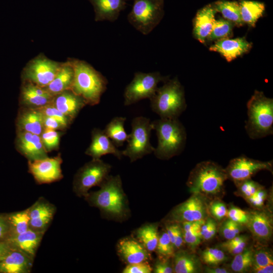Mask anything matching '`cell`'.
Here are the masks:
<instances>
[{
  "mask_svg": "<svg viewBox=\"0 0 273 273\" xmlns=\"http://www.w3.org/2000/svg\"><path fill=\"white\" fill-rule=\"evenodd\" d=\"M158 138L154 153L160 159H168L184 150L187 140L186 129L178 118H161L152 122Z\"/></svg>",
  "mask_w": 273,
  "mask_h": 273,
  "instance_id": "277c9868",
  "label": "cell"
},
{
  "mask_svg": "<svg viewBox=\"0 0 273 273\" xmlns=\"http://www.w3.org/2000/svg\"><path fill=\"white\" fill-rule=\"evenodd\" d=\"M43 115L52 117L57 120L67 128L72 123V120L60 112L52 103L37 109Z\"/></svg>",
  "mask_w": 273,
  "mask_h": 273,
  "instance_id": "60d3db41",
  "label": "cell"
},
{
  "mask_svg": "<svg viewBox=\"0 0 273 273\" xmlns=\"http://www.w3.org/2000/svg\"><path fill=\"white\" fill-rule=\"evenodd\" d=\"M266 198V192L260 187L252 196L247 198V200L253 206L260 207L263 205Z\"/></svg>",
  "mask_w": 273,
  "mask_h": 273,
  "instance_id": "c3c4849f",
  "label": "cell"
},
{
  "mask_svg": "<svg viewBox=\"0 0 273 273\" xmlns=\"http://www.w3.org/2000/svg\"><path fill=\"white\" fill-rule=\"evenodd\" d=\"M67 60L72 65L74 72L70 89L81 97L87 105L98 104L107 88L106 78L85 61L75 58Z\"/></svg>",
  "mask_w": 273,
  "mask_h": 273,
  "instance_id": "6da1fadb",
  "label": "cell"
},
{
  "mask_svg": "<svg viewBox=\"0 0 273 273\" xmlns=\"http://www.w3.org/2000/svg\"><path fill=\"white\" fill-rule=\"evenodd\" d=\"M247 120L245 128L251 139H261L273 133V100L255 90L247 103Z\"/></svg>",
  "mask_w": 273,
  "mask_h": 273,
  "instance_id": "3957f363",
  "label": "cell"
},
{
  "mask_svg": "<svg viewBox=\"0 0 273 273\" xmlns=\"http://www.w3.org/2000/svg\"><path fill=\"white\" fill-rule=\"evenodd\" d=\"M62 63L51 60L40 53L26 63L22 70L21 80L46 87L55 78Z\"/></svg>",
  "mask_w": 273,
  "mask_h": 273,
  "instance_id": "30bf717a",
  "label": "cell"
},
{
  "mask_svg": "<svg viewBox=\"0 0 273 273\" xmlns=\"http://www.w3.org/2000/svg\"><path fill=\"white\" fill-rule=\"evenodd\" d=\"M240 14L243 22L255 27L257 20L265 11L263 3L249 0H240L239 3Z\"/></svg>",
  "mask_w": 273,
  "mask_h": 273,
  "instance_id": "f1b7e54d",
  "label": "cell"
},
{
  "mask_svg": "<svg viewBox=\"0 0 273 273\" xmlns=\"http://www.w3.org/2000/svg\"><path fill=\"white\" fill-rule=\"evenodd\" d=\"M8 219L9 225L8 239L25 232L29 229L28 208L10 214L8 216Z\"/></svg>",
  "mask_w": 273,
  "mask_h": 273,
  "instance_id": "d6a6232c",
  "label": "cell"
},
{
  "mask_svg": "<svg viewBox=\"0 0 273 273\" xmlns=\"http://www.w3.org/2000/svg\"><path fill=\"white\" fill-rule=\"evenodd\" d=\"M228 178L225 169L211 161L197 164L191 171L187 185L190 192L201 195H216L221 193Z\"/></svg>",
  "mask_w": 273,
  "mask_h": 273,
  "instance_id": "5b68a950",
  "label": "cell"
},
{
  "mask_svg": "<svg viewBox=\"0 0 273 273\" xmlns=\"http://www.w3.org/2000/svg\"><path fill=\"white\" fill-rule=\"evenodd\" d=\"M216 13L211 4L204 6L196 13L194 19L193 34L201 43H205L210 33Z\"/></svg>",
  "mask_w": 273,
  "mask_h": 273,
  "instance_id": "7402d4cb",
  "label": "cell"
},
{
  "mask_svg": "<svg viewBox=\"0 0 273 273\" xmlns=\"http://www.w3.org/2000/svg\"><path fill=\"white\" fill-rule=\"evenodd\" d=\"M162 1H164V0H162Z\"/></svg>",
  "mask_w": 273,
  "mask_h": 273,
  "instance_id": "91938a15",
  "label": "cell"
},
{
  "mask_svg": "<svg viewBox=\"0 0 273 273\" xmlns=\"http://www.w3.org/2000/svg\"><path fill=\"white\" fill-rule=\"evenodd\" d=\"M184 236L182 228L179 225L175 237L174 247L176 249H179L184 243Z\"/></svg>",
  "mask_w": 273,
  "mask_h": 273,
  "instance_id": "db71d44e",
  "label": "cell"
},
{
  "mask_svg": "<svg viewBox=\"0 0 273 273\" xmlns=\"http://www.w3.org/2000/svg\"><path fill=\"white\" fill-rule=\"evenodd\" d=\"M152 122L143 116L136 117L131 122V131L127 140L125 149L122 151L123 155L134 162L144 156L154 152L155 148L150 143Z\"/></svg>",
  "mask_w": 273,
  "mask_h": 273,
  "instance_id": "ba28073f",
  "label": "cell"
},
{
  "mask_svg": "<svg viewBox=\"0 0 273 273\" xmlns=\"http://www.w3.org/2000/svg\"><path fill=\"white\" fill-rule=\"evenodd\" d=\"M100 186L99 190L86 195L84 198L87 202L112 218L124 217L127 208L120 176L109 175Z\"/></svg>",
  "mask_w": 273,
  "mask_h": 273,
  "instance_id": "7a4b0ae2",
  "label": "cell"
},
{
  "mask_svg": "<svg viewBox=\"0 0 273 273\" xmlns=\"http://www.w3.org/2000/svg\"><path fill=\"white\" fill-rule=\"evenodd\" d=\"M173 269L169 263V262L165 259L157 261L154 268L155 273H171Z\"/></svg>",
  "mask_w": 273,
  "mask_h": 273,
  "instance_id": "f907efd6",
  "label": "cell"
},
{
  "mask_svg": "<svg viewBox=\"0 0 273 273\" xmlns=\"http://www.w3.org/2000/svg\"><path fill=\"white\" fill-rule=\"evenodd\" d=\"M227 216L229 219L242 225L247 224L249 213L239 208L233 206L228 210Z\"/></svg>",
  "mask_w": 273,
  "mask_h": 273,
  "instance_id": "ee69618b",
  "label": "cell"
},
{
  "mask_svg": "<svg viewBox=\"0 0 273 273\" xmlns=\"http://www.w3.org/2000/svg\"><path fill=\"white\" fill-rule=\"evenodd\" d=\"M253 251L251 249H245L242 252L235 255L232 263V269L236 272H244L253 266Z\"/></svg>",
  "mask_w": 273,
  "mask_h": 273,
  "instance_id": "8d00e7d4",
  "label": "cell"
},
{
  "mask_svg": "<svg viewBox=\"0 0 273 273\" xmlns=\"http://www.w3.org/2000/svg\"><path fill=\"white\" fill-rule=\"evenodd\" d=\"M42 116L44 128H49L60 131H64L68 128L54 118L43 114Z\"/></svg>",
  "mask_w": 273,
  "mask_h": 273,
  "instance_id": "681fc988",
  "label": "cell"
},
{
  "mask_svg": "<svg viewBox=\"0 0 273 273\" xmlns=\"http://www.w3.org/2000/svg\"><path fill=\"white\" fill-rule=\"evenodd\" d=\"M209 211L213 217L218 220L227 216L228 209L226 206L219 201L212 202L209 206Z\"/></svg>",
  "mask_w": 273,
  "mask_h": 273,
  "instance_id": "bcb514c9",
  "label": "cell"
},
{
  "mask_svg": "<svg viewBox=\"0 0 273 273\" xmlns=\"http://www.w3.org/2000/svg\"><path fill=\"white\" fill-rule=\"evenodd\" d=\"M126 118L119 116L113 118L104 130L108 137L117 147L122 146L127 141L129 134L125 130L124 125Z\"/></svg>",
  "mask_w": 273,
  "mask_h": 273,
  "instance_id": "4dcf8cb0",
  "label": "cell"
},
{
  "mask_svg": "<svg viewBox=\"0 0 273 273\" xmlns=\"http://www.w3.org/2000/svg\"><path fill=\"white\" fill-rule=\"evenodd\" d=\"M29 228L45 233L55 214L56 207L43 198H39L28 208Z\"/></svg>",
  "mask_w": 273,
  "mask_h": 273,
  "instance_id": "e0dca14e",
  "label": "cell"
},
{
  "mask_svg": "<svg viewBox=\"0 0 273 273\" xmlns=\"http://www.w3.org/2000/svg\"><path fill=\"white\" fill-rule=\"evenodd\" d=\"M206 272L209 273H228V270L222 268H210L206 269Z\"/></svg>",
  "mask_w": 273,
  "mask_h": 273,
  "instance_id": "680465c9",
  "label": "cell"
},
{
  "mask_svg": "<svg viewBox=\"0 0 273 273\" xmlns=\"http://www.w3.org/2000/svg\"><path fill=\"white\" fill-rule=\"evenodd\" d=\"M241 224L230 219L226 220L222 224L220 232L226 240H230L239 235L242 231Z\"/></svg>",
  "mask_w": 273,
  "mask_h": 273,
  "instance_id": "b9f144b4",
  "label": "cell"
},
{
  "mask_svg": "<svg viewBox=\"0 0 273 273\" xmlns=\"http://www.w3.org/2000/svg\"><path fill=\"white\" fill-rule=\"evenodd\" d=\"M61 155L34 161H28V171L38 184H50L63 177Z\"/></svg>",
  "mask_w": 273,
  "mask_h": 273,
  "instance_id": "7c38bea8",
  "label": "cell"
},
{
  "mask_svg": "<svg viewBox=\"0 0 273 273\" xmlns=\"http://www.w3.org/2000/svg\"><path fill=\"white\" fill-rule=\"evenodd\" d=\"M117 250L121 259L128 264L146 261L149 258V252L144 246L133 239L121 240L118 244Z\"/></svg>",
  "mask_w": 273,
  "mask_h": 273,
  "instance_id": "484cf974",
  "label": "cell"
},
{
  "mask_svg": "<svg viewBox=\"0 0 273 273\" xmlns=\"http://www.w3.org/2000/svg\"><path fill=\"white\" fill-rule=\"evenodd\" d=\"M252 46L245 37L228 38L216 41L209 50L219 53L228 62H231L249 52Z\"/></svg>",
  "mask_w": 273,
  "mask_h": 273,
  "instance_id": "ffe728a7",
  "label": "cell"
},
{
  "mask_svg": "<svg viewBox=\"0 0 273 273\" xmlns=\"http://www.w3.org/2000/svg\"><path fill=\"white\" fill-rule=\"evenodd\" d=\"M212 4L216 12L222 14L224 19L238 27L244 25L241 19L239 4L237 2L219 0Z\"/></svg>",
  "mask_w": 273,
  "mask_h": 273,
  "instance_id": "f546056e",
  "label": "cell"
},
{
  "mask_svg": "<svg viewBox=\"0 0 273 273\" xmlns=\"http://www.w3.org/2000/svg\"><path fill=\"white\" fill-rule=\"evenodd\" d=\"M74 69L67 60L62 65L55 78L44 88L53 96L70 89L74 78Z\"/></svg>",
  "mask_w": 273,
  "mask_h": 273,
  "instance_id": "83f0119b",
  "label": "cell"
},
{
  "mask_svg": "<svg viewBox=\"0 0 273 273\" xmlns=\"http://www.w3.org/2000/svg\"><path fill=\"white\" fill-rule=\"evenodd\" d=\"M249 213V219L246 225L252 235L261 241L269 239L272 234L270 217L263 212L253 211Z\"/></svg>",
  "mask_w": 273,
  "mask_h": 273,
  "instance_id": "4316f807",
  "label": "cell"
},
{
  "mask_svg": "<svg viewBox=\"0 0 273 273\" xmlns=\"http://www.w3.org/2000/svg\"><path fill=\"white\" fill-rule=\"evenodd\" d=\"M253 270L256 273H272L273 272V264L262 267H253Z\"/></svg>",
  "mask_w": 273,
  "mask_h": 273,
  "instance_id": "9f6ffc18",
  "label": "cell"
},
{
  "mask_svg": "<svg viewBox=\"0 0 273 273\" xmlns=\"http://www.w3.org/2000/svg\"><path fill=\"white\" fill-rule=\"evenodd\" d=\"M42 117L37 109L20 107L16 120L17 131L40 135L44 129Z\"/></svg>",
  "mask_w": 273,
  "mask_h": 273,
  "instance_id": "603a6c76",
  "label": "cell"
},
{
  "mask_svg": "<svg viewBox=\"0 0 273 273\" xmlns=\"http://www.w3.org/2000/svg\"><path fill=\"white\" fill-rule=\"evenodd\" d=\"M111 166L100 159H92L77 171L73 181V191L78 197H84L93 187L100 186L109 176Z\"/></svg>",
  "mask_w": 273,
  "mask_h": 273,
  "instance_id": "9c48e42d",
  "label": "cell"
},
{
  "mask_svg": "<svg viewBox=\"0 0 273 273\" xmlns=\"http://www.w3.org/2000/svg\"><path fill=\"white\" fill-rule=\"evenodd\" d=\"M44 234L29 228L25 232L10 238L6 241L12 246L22 250L34 258Z\"/></svg>",
  "mask_w": 273,
  "mask_h": 273,
  "instance_id": "d4e9b609",
  "label": "cell"
},
{
  "mask_svg": "<svg viewBox=\"0 0 273 273\" xmlns=\"http://www.w3.org/2000/svg\"><path fill=\"white\" fill-rule=\"evenodd\" d=\"M136 235L149 252L156 250L159 237L157 225L151 224L142 226L138 230Z\"/></svg>",
  "mask_w": 273,
  "mask_h": 273,
  "instance_id": "836d02e7",
  "label": "cell"
},
{
  "mask_svg": "<svg viewBox=\"0 0 273 273\" xmlns=\"http://www.w3.org/2000/svg\"><path fill=\"white\" fill-rule=\"evenodd\" d=\"M10 244L6 241L0 242V261L10 248Z\"/></svg>",
  "mask_w": 273,
  "mask_h": 273,
  "instance_id": "11a10c76",
  "label": "cell"
},
{
  "mask_svg": "<svg viewBox=\"0 0 273 273\" xmlns=\"http://www.w3.org/2000/svg\"><path fill=\"white\" fill-rule=\"evenodd\" d=\"M205 219L192 222H183V232L184 242L190 247L194 248L198 246L202 240L200 230Z\"/></svg>",
  "mask_w": 273,
  "mask_h": 273,
  "instance_id": "e575fe53",
  "label": "cell"
},
{
  "mask_svg": "<svg viewBox=\"0 0 273 273\" xmlns=\"http://www.w3.org/2000/svg\"><path fill=\"white\" fill-rule=\"evenodd\" d=\"M226 259L224 253L217 248H207L201 253V259L203 262L209 265H216Z\"/></svg>",
  "mask_w": 273,
  "mask_h": 273,
  "instance_id": "ab89813d",
  "label": "cell"
},
{
  "mask_svg": "<svg viewBox=\"0 0 273 273\" xmlns=\"http://www.w3.org/2000/svg\"><path fill=\"white\" fill-rule=\"evenodd\" d=\"M95 12L97 22L108 20L114 22L126 7L125 0H88Z\"/></svg>",
  "mask_w": 273,
  "mask_h": 273,
  "instance_id": "cb8c5ba5",
  "label": "cell"
},
{
  "mask_svg": "<svg viewBox=\"0 0 273 273\" xmlns=\"http://www.w3.org/2000/svg\"><path fill=\"white\" fill-rule=\"evenodd\" d=\"M9 233V225L7 217L0 216V241L5 237L8 239Z\"/></svg>",
  "mask_w": 273,
  "mask_h": 273,
  "instance_id": "f5cc1de1",
  "label": "cell"
},
{
  "mask_svg": "<svg viewBox=\"0 0 273 273\" xmlns=\"http://www.w3.org/2000/svg\"><path fill=\"white\" fill-rule=\"evenodd\" d=\"M53 97L44 87L22 81L19 98L20 107L38 109L51 103Z\"/></svg>",
  "mask_w": 273,
  "mask_h": 273,
  "instance_id": "2e32d148",
  "label": "cell"
},
{
  "mask_svg": "<svg viewBox=\"0 0 273 273\" xmlns=\"http://www.w3.org/2000/svg\"><path fill=\"white\" fill-rule=\"evenodd\" d=\"M168 79V76H162L159 72L135 73L124 90V105H131L144 99H150L155 94L158 83Z\"/></svg>",
  "mask_w": 273,
  "mask_h": 273,
  "instance_id": "8fae6325",
  "label": "cell"
},
{
  "mask_svg": "<svg viewBox=\"0 0 273 273\" xmlns=\"http://www.w3.org/2000/svg\"><path fill=\"white\" fill-rule=\"evenodd\" d=\"M236 184L239 185L240 192L246 199L252 196L261 187L250 178Z\"/></svg>",
  "mask_w": 273,
  "mask_h": 273,
  "instance_id": "f6af8a7d",
  "label": "cell"
},
{
  "mask_svg": "<svg viewBox=\"0 0 273 273\" xmlns=\"http://www.w3.org/2000/svg\"><path fill=\"white\" fill-rule=\"evenodd\" d=\"M269 264H273L272 256L269 251L262 249L253 252L252 267H262Z\"/></svg>",
  "mask_w": 273,
  "mask_h": 273,
  "instance_id": "7bdbcfd3",
  "label": "cell"
},
{
  "mask_svg": "<svg viewBox=\"0 0 273 273\" xmlns=\"http://www.w3.org/2000/svg\"><path fill=\"white\" fill-rule=\"evenodd\" d=\"M247 244L246 237L238 243L231 245L222 247L226 251L232 255H236L242 252L246 248Z\"/></svg>",
  "mask_w": 273,
  "mask_h": 273,
  "instance_id": "816d5d0a",
  "label": "cell"
},
{
  "mask_svg": "<svg viewBox=\"0 0 273 273\" xmlns=\"http://www.w3.org/2000/svg\"><path fill=\"white\" fill-rule=\"evenodd\" d=\"M207 206L203 195L195 194L175 207L171 213V219L177 222L196 221L205 219Z\"/></svg>",
  "mask_w": 273,
  "mask_h": 273,
  "instance_id": "5bb4252c",
  "label": "cell"
},
{
  "mask_svg": "<svg viewBox=\"0 0 273 273\" xmlns=\"http://www.w3.org/2000/svg\"><path fill=\"white\" fill-rule=\"evenodd\" d=\"M217 231V225L216 222H214L208 232L202 237V239L208 240L212 239L216 234Z\"/></svg>",
  "mask_w": 273,
  "mask_h": 273,
  "instance_id": "6f0895ef",
  "label": "cell"
},
{
  "mask_svg": "<svg viewBox=\"0 0 273 273\" xmlns=\"http://www.w3.org/2000/svg\"><path fill=\"white\" fill-rule=\"evenodd\" d=\"M164 82L150 99L152 109L161 118H178L187 108L184 88L177 77Z\"/></svg>",
  "mask_w": 273,
  "mask_h": 273,
  "instance_id": "8992f818",
  "label": "cell"
},
{
  "mask_svg": "<svg viewBox=\"0 0 273 273\" xmlns=\"http://www.w3.org/2000/svg\"><path fill=\"white\" fill-rule=\"evenodd\" d=\"M164 14V1L133 0L127 19L137 30L147 35L158 25Z\"/></svg>",
  "mask_w": 273,
  "mask_h": 273,
  "instance_id": "52a82bcc",
  "label": "cell"
},
{
  "mask_svg": "<svg viewBox=\"0 0 273 273\" xmlns=\"http://www.w3.org/2000/svg\"><path fill=\"white\" fill-rule=\"evenodd\" d=\"M174 271L176 273H195L200 268L198 258L194 254L179 251L174 254Z\"/></svg>",
  "mask_w": 273,
  "mask_h": 273,
  "instance_id": "1f68e13d",
  "label": "cell"
},
{
  "mask_svg": "<svg viewBox=\"0 0 273 273\" xmlns=\"http://www.w3.org/2000/svg\"><path fill=\"white\" fill-rule=\"evenodd\" d=\"M152 271L151 266L146 261L128 264L124 268L123 273H150Z\"/></svg>",
  "mask_w": 273,
  "mask_h": 273,
  "instance_id": "7dc6e473",
  "label": "cell"
},
{
  "mask_svg": "<svg viewBox=\"0 0 273 273\" xmlns=\"http://www.w3.org/2000/svg\"><path fill=\"white\" fill-rule=\"evenodd\" d=\"M15 146L17 151L28 161L48 157L40 136L29 132L17 131Z\"/></svg>",
  "mask_w": 273,
  "mask_h": 273,
  "instance_id": "9a60e30c",
  "label": "cell"
},
{
  "mask_svg": "<svg viewBox=\"0 0 273 273\" xmlns=\"http://www.w3.org/2000/svg\"><path fill=\"white\" fill-rule=\"evenodd\" d=\"M0 261V272L29 273L34 258L22 250L12 246Z\"/></svg>",
  "mask_w": 273,
  "mask_h": 273,
  "instance_id": "ac0fdd59",
  "label": "cell"
},
{
  "mask_svg": "<svg viewBox=\"0 0 273 273\" xmlns=\"http://www.w3.org/2000/svg\"><path fill=\"white\" fill-rule=\"evenodd\" d=\"M62 132L49 128H44L40 134L43 145L48 153L58 149Z\"/></svg>",
  "mask_w": 273,
  "mask_h": 273,
  "instance_id": "74e56055",
  "label": "cell"
},
{
  "mask_svg": "<svg viewBox=\"0 0 273 273\" xmlns=\"http://www.w3.org/2000/svg\"><path fill=\"white\" fill-rule=\"evenodd\" d=\"M174 247L166 233L163 232L159 237L156 248L157 252L161 257L166 259L174 254Z\"/></svg>",
  "mask_w": 273,
  "mask_h": 273,
  "instance_id": "f35d334b",
  "label": "cell"
},
{
  "mask_svg": "<svg viewBox=\"0 0 273 273\" xmlns=\"http://www.w3.org/2000/svg\"><path fill=\"white\" fill-rule=\"evenodd\" d=\"M51 103L63 114L73 120L87 105L85 100L71 89L65 90L54 96Z\"/></svg>",
  "mask_w": 273,
  "mask_h": 273,
  "instance_id": "44dd1931",
  "label": "cell"
},
{
  "mask_svg": "<svg viewBox=\"0 0 273 273\" xmlns=\"http://www.w3.org/2000/svg\"><path fill=\"white\" fill-rule=\"evenodd\" d=\"M235 25L231 22L224 19H215L207 40L217 41L228 38L233 35V29Z\"/></svg>",
  "mask_w": 273,
  "mask_h": 273,
  "instance_id": "d590c367",
  "label": "cell"
},
{
  "mask_svg": "<svg viewBox=\"0 0 273 273\" xmlns=\"http://www.w3.org/2000/svg\"><path fill=\"white\" fill-rule=\"evenodd\" d=\"M272 162H264L241 156L231 160L225 169L228 178L235 183L250 179L262 170H272Z\"/></svg>",
  "mask_w": 273,
  "mask_h": 273,
  "instance_id": "4fadbf2b",
  "label": "cell"
},
{
  "mask_svg": "<svg viewBox=\"0 0 273 273\" xmlns=\"http://www.w3.org/2000/svg\"><path fill=\"white\" fill-rule=\"evenodd\" d=\"M92 159H99L107 154H112L118 159L123 156L122 151L113 143L104 130L94 128L92 132V141L85 152Z\"/></svg>",
  "mask_w": 273,
  "mask_h": 273,
  "instance_id": "d6986e66",
  "label": "cell"
}]
</instances>
